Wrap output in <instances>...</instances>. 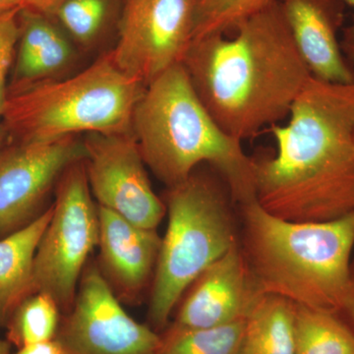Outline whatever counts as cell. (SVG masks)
<instances>
[{"instance_id":"16","label":"cell","mask_w":354,"mask_h":354,"mask_svg":"<svg viewBox=\"0 0 354 354\" xmlns=\"http://www.w3.org/2000/svg\"><path fill=\"white\" fill-rule=\"evenodd\" d=\"M53 213L51 205L27 227L0 239V327H6L14 310L35 293V256Z\"/></svg>"},{"instance_id":"5","label":"cell","mask_w":354,"mask_h":354,"mask_svg":"<svg viewBox=\"0 0 354 354\" xmlns=\"http://www.w3.org/2000/svg\"><path fill=\"white\" fill-rule=\"evenodd\" d=\"M146 86L114 62L111 51L62 80L9 85L2 129L13 143H44L78 133H132L135 106Z\"/></svg>"},{"instance_id":"2","label":"cell","mask_w":354,"mask_h":354,"mask_svg":"<svg viewBox=\"0 0 354 354\" xmlns=\"http://www.w3.org/2000/svg\"><path fill=\"white\" fill-rule=\"evenodd\" d=\"M232 34L193 41L183 64L214 120L242 142L286 118L312 75L279 2Z\"/></svg>"},{"instance_id":"21","label":"cell","mask_w":354,"mask_h":354,"mask_svg":"<svg viewBox=\"0 0 354 354\" xmlns=\"http://www.w3.org/2000/svg\"><path fill=\"white\" fill-rule=\"evenodd\" d=\"M281 0H199L194 41L211 35L232 34L237 26Z\"/></svg>"},{"instance_id":"27","label":"cell","mask_w":354,"mask_h":354,"mask_svg":"<svg viewBox=\"0 0 354 354\" xmlns=\"http://www.w3.org/2000/svg\"><path fill=\"white\" fill-rule=\"evenodd\" d=\"M342 312L348 316L349 320L354 326V263L351 264V286H349L348 297H346Z\"/></svg>"},{"instance_id":"15","label":"cell","mask_w":354,"mask_h":354,"mask_svg":"<svg viewBox=\"0 0 354 354\" xmlns=\"http://www.w3.org/2000/svg\"><path fill=\"white\" fill-rule=\"evenodd\" d=\"M18 21L19 39L10 85L53 79L73 57L68 39L44 14L22 8Z\"/></svg>"},{"instance_id":"29","label":"cell","mask_w":354,"mask_h":354,"mask_svg":"<svg viewBox=\"0 0 354 354\" xmlns=\"http://www.w3.org/2000/svg\"><path fill=\"white\" fill-rule=\"evenodd\" d=\"M0 354H10L9 353V342L0 339Z\"/></svg>"},{"instance_id":"24","label":"cell","mask_w":354,"mask_h":354,"mask_svg":"<svg viewBox=\"0 0 354 354\" xmlns=\"http://www.w3.org/2000/svg\"><path fill=\"white\" fill-rule=\"evenodd\" d=\"M13 354H64V349L57 339L29 344L18 348L17 353Z\"/></svg>"},{"instance_id":"19","label":"cell","mask_w":354,"mask_h":354,"mask_svg":"<svg viewBox=\"0 0 354 354\" xmlns=\"http://www.w3.org/2000/svg\"><path fill=\"white\" fill-rule=\"evenodd\" d=\"M60 308L50 295L35 292L23 300L9 318L7 342L17 348L53 341L59 328Z\"/></svg>"},{"instance_id":"25","label":"cell","mask_w":354,"mask_h":354,"mask_svg":"<svg viewBox=\"0 0 354 354\" xmlns=\"http://www.w3.org/2000/svg\"><path fill=\"white\" fill-rule=\"evenodd\" d=\"M341 48L344 58L349 65V68L351 70V73H353L354 84V29L353 26L344 28L342 31Z\"/></svg>"},{"instance_id":"9","label":"cell","mask_w":354,"mask_h":354,"mask_svg":"<svg viewBox=\"0 0 354 354\" xmlns=\"http://www.w3.org/2000/svg\"><path fill=\"white\" fill-rule=\"evenodd\" d=\"M55 339L64 354H160L162 348V337L123 309L97 262L86 265Z\"/></svg>"},{"instance_id":"4","label":"cell","mask_w":354,"mask_h":354,"mask_svg":"<svg viewBox=\"0 0 354 354\" xmlns=\"http://www.w3.org/2000/svg\"><path fill=\"white\" fill-rule=\"evenodd\" d=\"M132 133L146 165L167 187L207 162L225 178L234 201L255 198L253 158L214 120L183 64L146 86L133 113Z\"/></svg>"},{"instance_id":"22","label":"cell","mask_w":354,"mask_h":354,"mask_svg":"<svg viewBox=\"0 0 354 354\" xmlns=\"http://www.w3.org/2000/svg\"><path fill=\"white\" fill-rule=\"evenodd\" d=\"M113 0H64L48 17H55L78 43H93L108 22Z\"/></svg>"},{"instance_id":"10","label":"cell","mask_w":354,"mask_h":354,"mask_svg":"<svg viewBox=\"0 0 354 354\" xmlns=\"http://www.w3.org/2000/svg\"><path fill=\"white\" fill-rule=\"evenodd\" d=\"M83 145L88 186L97 205L140 227L156 230L167 207L153 192L133 133L87 134Z\"/></svg>"},{"instance_id":"30","label":"cell","mask_w":354,"mask_h":354,"mask_svg":"<svg viewBox=\"0 0 354 354\" xmlns=\"http://www.w3.org/2000/svg\"><path fill=\"white\" fill-rule=\"evenodd\" d=\"M342 2H344V4H348V6H353L354 8V0H342ZM353 26V28L354 29V22Z\"/></svg>"},{"instance_id":"8","label":"cell","mask_w":354,"mask_h":354,"mask_svg":"<svg viewBox=\"0 0 354 354\" xmlns=\"http://www.w3.org/2000/svg\"><path fill=\"white\" fill-rule=\"evenodd\" d=\"M199 0H123L114 62L147 86L181 64L194 41Z\"/></svg>"},{"instance_id":"14","label":"cell","mask_w":354,"mask_h":354,"mask_svg":"<svg viewBox=\"0 0 354 354\" xmlns=\"http://www.w3.org/2000/svg\"><path fill=\"white\" fill-rule=\"evenodd\" d=\"M300 57L318 80L351 85L353 76L337 34L344 19L342 0H281Z\"/></svg>"},{"instance_id":"1","label":"cell","mask_w":354,"mask_h":354,"mask_svg":"<svg viewBox=\"0 0 354 354\" xmlns=\"http://www.w3.org/2000/svg\"><path fill=\"white\" fill-rule=\"evenodd\" d=\"M286 125H272V157L253 158L255 198L290 221H326L354 212V84L311 77Z\"/></svg>"},{"instance_id":"6","label":"cell","mask_w":354,"mask_h":354,"mask_svg":"<svg viewBox=\"0 0 354 354\" xmlns=\"http://www.w3.org/2000/svg\"><path fill=\"white\" fill-rule=\"evenodd\" d=\"M167 232L162 239L149 305L153 329H164L172 310L209 266L237 245L227 198L214 179L193 172L169 188Z\"/></svg>"},{"instance_id":"17","label":"cell","mask_w":354,"mask_h":354,"mask_svg":"<svg viewBox=\"0 0 354 354\" xmlns=\"http://www.w3.org/2000/svg\"><path fill=\"white\" fill-rule=\"evenodd\" d=\"M297 304L261 295L244 324L241 354H295Z\"/></svg>"},{"instance_id":"28","label":"cell","mask_w":354,"mask_h":354,"mask_svg":"<svg viewBox=\"0 0 354 354\" xmlns=\"http://www.w3.org/2000/svg\"><path fill=\"white\" fill-rule=\"evenodd\" d=\"M22 8V0H0V13Z\"/></svg>"},{"instance_id":"26","label":"cell","mask_w":354,"mask_h":354,"mask_svg":"<svg viewBox=\"0 0 354 354\" xmlns=\"http://www.w3.org/2000/svg\"><path fill=\"white\" fill-rule=\"evenodd\" d=\"M64 0H22L23 8L50 16L53 11Z\"/></svg>"},{"instance_id":"23","label":"cell","mask_w":354,"mask_h":354,"mask_svg":"<svg viewBox=\"0 0 354 354\" xmlns=\"http://www.w3.org/2000/svg\"><path fill=\"white\" fill-rule=\"evenodd\" d=\"M21 9L0 13V115L7 95L6 80L9 70L15 60L16 48L19 39Z\"/></svg>"},{"instance_id":"11","label":"cell","mask_w":354,"mask_h":354,"mask_svg":"<svg viewBox=\"0 0 354 354\" xmlns=\"http://www.w3.org/2000/svg\"><path fill=\"white\" fill-rule=\"evenodd\" d=\"M85 157L75 136L13 143L0 151V239L36 221L65 169Z\"/></svg>"},{"instance_id":"18","label":"cell","mask_w":354,"mask_h":354,"mask_svg":"<svg viewBox=\"0 0 354 354\" xmlns=\"http://www.w3.org/2000/svg\"><path fill=\"white\" fill-rule=\"evenodd\" d=\"M295 354H354V330L337 313L297 305Z\"/></svg>"},{"instance_id":"7","label":"cell","mask_w":354,"mask_h":354,"mask_svg":"<svg viewBox=\"0 0 354 354\" xmlns=\"http://www.w3.org/2000/svg\"><path fill=\"white\" fill-rule=\"evenodd\" d=\"M84 160L60 176L53 216L35 256L34 292L50 295L66 313L75 300L88 255L99 243V213Z\"/></svg>"},{"instance_id":"31","label":"cell","mask_w":354,"mask_h":354,"mask_svg":"<svg viewBox=\"0 0 354 354\" xmlns=\"http://www.w3.org/2000/svg\"><path fill=\"white\" fill-rule=\"evenodd\" d=\"M3 129H2V127H0V142H1L2 137H3Z\"/></svg>"},{"instance_id":"20","label":"cell","mask_w":354,"mask_h":354,"mask_svg":"<svg viewBox=\"0 0 354 354\" xmlns=\"http://www.w3.org/2000/svg\"><path fill=\"white\" fill-rule=\"evenodd\" d=\"M245 320L205 329L171 328L160 354H241Z\"/></svg>"},{"instance_id":"3","label":"cell","mask_w":354,"mask_h":354,"mask_svg":"<svg viewBox=\"0 0 354 354\" xmlns=\"http://www.w3.org/2000/svg\"><path fill=\"white\" fill-rule=\"evenodd\" d=\"M241 205L249 271L263 295L339 314L351 286L354 212L326 221H290L256 198Z\"/></svg>"},{"instance_id":"13","label":"cell","mask_w":354,"mask_h":354,"mask_svg":"<svg viewBox=\"0 0 354 354\" xmlns=\"http://www.w3.org/2000/svg\"><path fill=\"white\" fill-rule=\"evenodd\" d=\"M102 276L120 302L136 304L155 276L162 237L97 205Z\"/></svg>"},{"instance_id":"12","label":"cell","mask_w":354,"mask_h":354,"mask_svg":"<svg viewBox=\"0 0 354 354\" xmlns=\"http://www.w3.org/2000/svg\"><path fill=\"white\" fill-rule=\"evenodd\" d=\"M187 290L171 328L205 329L245 320L263 295L239 244L205 270Z\"/></svg>"}]
</instances>
